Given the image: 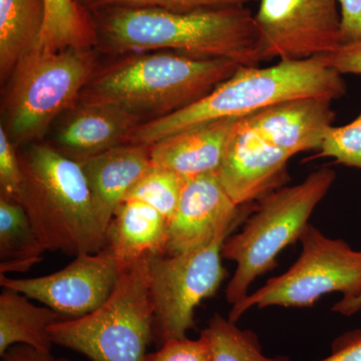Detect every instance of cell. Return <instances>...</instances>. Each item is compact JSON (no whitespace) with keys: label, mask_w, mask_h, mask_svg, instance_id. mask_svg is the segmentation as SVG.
<instances>
[{"label":"cell","mask_w":361,"mask_h":361,"mask_svg":"<svg viewBox=\"0 0 361 361\" xmlns=\"http://www.w3.org/2000/svg\"><path fill=\"white\" fill-rule=\"evenodd\" d=\"M23 187L20 153L0 126V196L20 202Z\"/></svg>","instance_id":"obj_27"},{"label":"cell","mask_w":361,"mask_h":361,"mask_svg":"<svg viewBox=\"0 0 361 361\" xmlns=\"http://www.w3.org/2000/svg\"><path fill=\"white\" fill-rule=\"evenodd\" d=\"M184 180L171 171L152 167L130 190L126 200H137L148 204L169 222L179 203Z\"/></svg>","instance_id":"obj_24"},{"label":"cell","mask_w":361,"mask_h":361,"mask_svg":"<svg viewBox=\"0 0 361 361\" xmlns=\"http://www.w3.org/2000/svg\"><path fill=\"white\" fill-rule=\"evenodd\" d=\"M44 30L35 49L59 51L71 49H96V35L90 13L73 0H45Z\"/></svg>","instance_id":"obj_22"},{"label":"cell","mask_w":361,"mask_h":361,"mask_svg":"<svg viewBox=\"0 0 361 361\" xmlns=\"http://www.w3.org/2000/svg\"><path fill=\"white\" fill-rule=\"evenodd\" d=\"M320 361H361V329L351 330L337 337L331 353Z\"/></svg>","instance_id":"obj_31"},{"label":"cell","mask_w":361,"mask_h":361,"mask_svg":"<svg viewBox=\"0 0 361 361\" xmlns=\"http://www.w3.org/2000/svg\"><path fill=\"white\" fill-rule=\"evenodd\" d=\"M80 8L92 13L99 9L125 8L165 9L172 11H193L230 6H246L251 0H73Z\"/></svg>","instance_id":"obj_25"},{"label":"cell","mask_w":361,"mask_h":361,"mask_svg":"<svg viewBox=\"0 0 361 361\" xmlns=\"http://www.w3.org/2000/svg\"><path fill=\"white\" fill-rule=\"evenodd\" d=\"M56 361H71V360H66V358H59V360H56Z\"/></svg>","instance_id":"obj_33"},{"label":"cell","mask_w":361,"mask_h":361,"mask_svg":"<svg viewBox=\"0 0 361 361\" xmlns=\"http://www.w3.org/2000/svg\"><path fill=\"white\" fill-rule=\"evenodd\" d=\"M125 56L99 66L78 104L114 106L142 123L151 122L201 101L241 66L227 59H196L168 51Z\"/></svg>","instance_id":"obj_2"},{"label":"cell","mask_w":361,"mask_h":361,"mask_svg":"<svg viewBox=\"0 0 361 361\" xmlns=\"http://www.w3.org/2000/svg\"><path fill=\"white\" fill-rule=\"evenodd\" d=\"M168 220L153 207L137 200L123 201L108 229V246L123 265L148 256L166 254Z\"/></svg>","instance_id":"obj_18"},{"label":"cell","mask_w":361,"mask_h":361,"mask_svg":"<svg viewBox=\"0 0 361 361\" xmlns=\"http://www.w3.org/2000/svg\"><path fill=\"white\" fill-rule=\"evenodd\" d=\"M1 361H56L51 353L37 350L25 345V344H16L7 349L6 353L2 355Z\"/></svg>","instance_id":"obj_32"},{"label":"cell","mask_w":361,"mask_h":361,"mask_svg":"<svg viewBox=\"0 0 361 361\" xmlns=\"http://www.w3.org/2000/svg\"><path fill=\"white\" fill-rule=\"evenodd\" d=\"M65 318L47 306H37L30 298L4 288L0 294V355L16 344L51 353L49 327Z\"/></svg>","instance_id":"obj_19"},{"label":"cell","mask_w":361,"mask_h":361,"mask_svg":"<svg viewBox=\"0 0 361 361\" xmlns=\"http://www.w3.org/2000/svg\"><path fill=\"white\" fill-rule=\"evenodd\" d=\"M123 266L106 246L97 253L80 254L63 269L45 276L11 278L0 274V285L71 319L89 314L109 298Z\"/></svg>","instance_id":"obj_11"},{"label":"cell","mask_w":361,"mask_h":361,"mask_svg":"<svg viewBox=\"0 0 361 361\" xmlns=\"http://www.w3.org/2000/svg\"><path fill=\"white\" fill-rule=\"evenodd\" d=\"M332 103L326 97L289 99L244 116V122L266 142L293 157L322 148L336 121Z\"/></svg>","instance_id":"obj_14"},{"label":"cell","mask_w":361,"mask_h":361,"mask_svg":"<svg viewBox=\"0 0 361 361\" xmlns=\"http://www.w3.org/2000/svg\"><path fill=\"white\" fill-rule=\"evenodd\" d=\"M90 14L99 54L168 51L241 66L262 61L255 18L246 6L193 11L113 7Z\"/></svg>","instance_id":"obj_1"},{"label":"cell","mask_w":361,"mask_h":361,"mask_svg":"<svg viewBox=\"0 0 361 361\" xmlns=\"http://www.w3.org/2000/svg\"><path fill=\"white\" fill-rule=\"evenodd\" d=\"M59 126L56 149L77 161L127 145L142 121L114 106L75 104Z\"/></svg>","instance_id":"obj_16"},{"label":"cell","mask_w":361,"mask_h":361,"mask_svg":"<svg viewBox=\"0 0 361 361\" xmlns=\"http://www.w3.org/2000/svg\"><path fill=\"white\" fill-rule=\"evenodd\" d=\"M99 54L96 49H35L21 59L2 102L1 127L16 148L39 140L56 118L75 106L99 68Z\"/></svg>","instance_id":"obj_6"},{"label":"cell","mask_w":361,"mask_h":361,"mask_svg":"<svg viewBox=\"0 0 361 361\" xmlns=\"http://www.w3.org/2000/svg\"><path fill=\"white\" fill-rule=\"evenodd\" d=\"M290 154L272 146L247 127L244 116L233 135L217 171L218 178L236 205L260 201L288 180Z\"/></svg>","instance_id":"obj_13"},{"label":"cell","mask_w":361,"mask_h":361,"mask_svg":"<svg viewBox=\"0 0 361 361\" xmlns=\"http://www.w3.org/2000/svg\"><path fill=\"white\" fill-rule=\"evenodd\" d=\"M254 18L262 61H303L341 45L338 0H260Z\"/></svg>","instance_id":"obj_10"},{"label":"cell","mask_w":361,"mask_h":361,"mask_svg":"<svg viewBox=\"0 0 361 361\" xmlns=\"http://www.w3.org/2000/svg\"><path fill=\"white\" fill-rule=\"evenodd\" d=\"M348 85L343 75L325 66L320 56L279 61L267 68L240 66L210 94L184 110L142 123L130 145L149 147L169 135L211 121L243 118L273 104L301 99H341Z\"/></svg>","instance_id":"obj_3"},{"label":"cell","mask_w":361,"mask_h":361,"mask_svg":"<svg viewBox=\"0 0 361 361\" xmlns=\"http://www.w3.org/2000/svg\"><path fill=\"white\" fill-rule=\"evenodd\" d=\"M252 211L253 204L238 206L233 202L217 172L185 180L179 203L169 221L166 254L175 255L198 248Z\"/></svg>","instance_id":"obj_12"},{"label":"cell","mask_w":361,"mask_h":361,"mask_svg":"<svg viewBox=\"0 0 361 361\" xmlns=\"http://www.w3.org/2000/svg\"><path fill=\"white\" fill-rule=\"evenodd\" d=\"M299 241L302 251L295 263L280 276L272 278L248 294L230 310V322L237 323L251 308L310 307L332 292L342 294L332 310L351 316L361 301V251L343 240L331 239L308 224Z\"/></svg>","instance_id":"obj_8"},{"label":"cell","mask_w":361,"mask_h":361,"mask_svg":"<svg viewBox=\"0 0 361 361\" xmlns=\"http://www.w3.org/2000/svg\"><path fill=\"white\" fill-rule=\"evenodd\" d=\"M153 256L123 266L111 295L96 310L52 324V342L92 361H145L155 322Z\"/></svg>","instance_id":"obj_7"},{"label":"cell","mask_w":361,"mask_h":361,"mask_svg":"<svg viewBox=\"0 0 361 361\" xmlns=\"http://www.w3.org/2000/svg\"><path fill=\"white\" fill-rule=\"evenodd\" d=\"M341 13V44L361 42V0H338Z\"/></svg>","instance_id":"obj_30"},{"label":"cell","mask_w":361,"mask_h":361,"mask_svg":"<svg viewBox=\"0 0 361 361\" xmlns=\"http://www.w3.org/2000/svg\"><path fill=\"white\" fill-rule=\"evenodd\" d=\"M102 224L108 231L116 209L153 167L149 147L123 145L78 161Z\"/></svg>","instance_id":"obj_17"},{"label":"cell","mask_w":361,"mask_h":361,"mask_svg":"<svg viewBox=\"0 0 361 361\" xmlns=\"http://www.w3.org/2000/svg\"><path fill=\"white\" fill-rule=\"evenodd\" d=\"M336 179V171L319 168L299 184L279 188L259 201L241 231L223 244V258L236 264L226 289L228 302H241L252 283L276 266L279 254L300 239Z\"/></svg>","instance_id":"obj_5"},{"label":"cell","mask_w":361,"mask_h":361,"mask_svg":"<svg viewBox=\"0 0 361 361\" xmlns=\"http://www.w3.org/2000/svg\"><path fill=\"white\" fill-rule=\"evenodd\" d=\"M45 251L20 202L0 196V274L27 272Z\"/></svg>","instance_id":"obj_21"},{"label":"cell","mask_w":361,"mask_h":361,"mask_svg":"<svg viewBox=\"0 0 361 361\" xmlns=\"http://www.w3.org/2000/svg\"><path fill=\"white\" fill-rule=\"evenodd\" d=\"M248 216L226 226L210 242L198 248L152 257L149 274L155 306L153 337L161 345L173 339L186 338L187 332L195 329V310L215 295L225 279L223 244Z\"/></svg>","instance_id":"obj_9"},{"label":"cell","mask_w":361,"mask_h":361,"mask_svg":"<svg viewBox=\"0 0 361 361\" xmlns=\"http://www.w3.org/2000/svg\"><path fill=\"white\" fill-rule=\"evenodd\" d=\"M241 118L211 121L169 135L149 146L152 165L183 180L217 172Z\"/></svg>","instance_id":"obj_15"},{"label":"cell","mask_w":361,"mask_h":361,"mask_svg":"<svg viewBox=\"0 0 361 361\" xmlns=\"http://www.w3.org/2000/svg\"><path fill=\"white\" fill-rule=\"evenodd\" d=\"M145 361H213L208 336L201 331L198 339L182 338L169 341L158 351L148 353Z\"/></svg>","instance_id":"obj_28"},{"label":"cell","mask_w":361,"mask_h":361,"mask_svg":"<svg viewBox=\"0 0 361 361\" xmlns=\"http://www.w3.org/2000/svg\"><path fill=\"white\" fill-rule=\"evenodd\" d=\"M18 153L23 172L20 203L45 250L75 257L106 248L108 231L80 163L42 142L27 145Z\"/></svg>","instance_id":"obj_4"},{"label":"cell","mask_w":361,"mask_h":361,"mask_svg":"<svg viewBox=\"0 0 361 361\" xmlns=\"http://www.w3.org/2000/svg\"><path fill=\"white\" fill-rule=\"evenodd\" d=\"M45 0H0V78L7 82L21 59L39 44Z\"/></svg>","instance_id":"obj_20"},{"label":"cell","mask_w":361,"mask_h":361,"mask_svg":"<svg viewBox=\"0 0 361 361\" xmlns=\"http://www.w3.org/2000/svg\"><path fill=\"white\" fill-rule=\"evenodd\" d=\"M202 331L210 341L213 361H288L285 356L265 355L254 332L239 329L219 314L214 315Z\"/></svg>","instance_id":"obj_23"},{"label":"cell","mask_w":361,"mask_h":361,"mask_svg":"<svg viewBox=\"0 0 361 361\" xmlns=\"http://www.w3.org/2000/svg\"><path fill=\"white\" fill-rule=\"evenodd\" d=\"M325 66L344 75H361V42L341 44L331 54L320 56Z\"/></svg>","instance_id":"obj_29"},{"label":"cell","mask_w":361,"mask_h":361,"mask_svg":"<svg viewBox=\"0 0 361 361\" xmlns=\"http://www.w3.org/2000/svg\"><path fill=\"white\" fill-rule=\"evenodd\" d=\"M360 310H361V301H360V305H358V311H360Z\"/></svg>","instance_id":"obj_34"},{"label":"cell","mask_w":361,"mask_h":361,"mask_svg":"<svg viewBox=\"0 0 361 361\" xmlns=\"http://www.w3.org/2000/svg\"><path fill=\"white\" fill-rule=\"evenodd\" d=\"M317 157L361 171V111L353 122L329 130Z\"/></svg>","instance_id":"obj_26"}]
</instances>
